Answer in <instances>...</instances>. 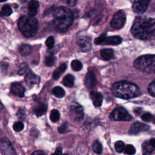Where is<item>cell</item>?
I'll return each instance as SVG.
<instances>
[{
  "instance_id": "1",
  "label": "cell",
  "mask_w": 155,
  "mask_h": 155,
  "mask_svg": "<svg viewBox=\"0 0 155 155\" xmlns=\"http://www.w3.org/2000/svg\"><path fill=\"white\" fill-rule=\"evenodd\" d=\"M132 35L141 40L155 39V18L137 16L131 28Z\"/></svg>"
},
{
  "instance_id": "2",
  "label": "cell",
  "mask_w": 155,
  "mask_h": 155,
  "mask_svg": "<svg viewBox=\"0 0 155 155\" xmlns=\"http://www.w3.org/2000/svg\"><path fill=\"white\" fill-rule=\"evenodd\" d=\"M53 25L59 31H65L72 25L73 22V13L65 7L56 8L53 13Z\"/></svg>"
},
{
  "instance_id": "3",
  "label": "cell",
  "mask_w": 155,
  "mask_h": 155,
  "mask_svg": "<svg viewBox=\"0 0 155 155\" xmlns=\"http://www.w3.org/2000/svg\"><path fill=\"white\" fill-rule=\"evenodd\" d=\"M113 94L124 99H129L140 95L139 88L134 84L127 81H119L114 83L111 88Z\"/></svg>"
},
{
  "instance_id": "4",
  "label": "cell",
  "mask_w": 155,
  "mask_h": 155,
  "mask_svg": "<svg viewBox=\"0 0 155 155\" xmlns=\"http://www.w3.org/2000/svg\"><path fill=\"white\" fill-rule=\"evenodd\" d=\"M18 28L26 38H31L38 32L39 24L37 19L30 16H24L20 18L18 22Z\"/></svg>"
},
{
  "instance_id": "5",
  "label": "cell",
  "mask_w": 155,
  "mask_h": 155,
  "mask_svg": "<svg viewBox=\"0 0 155 155\" xmlns=\"http://www.w3.org/2000/svg\"><path fill=\"white\" fill-rule=\"evenodd\" d=\"M134 67L139 70L155 73V54H145L137 58L133 63Z\"/></svg>"
},
{
  "instance_id": "6",
  "label": "cell",
  "mask_w": 155,
  "mask_h": 155,
  "mask_svg": "<svg viewBox=\"0 0 155 155\" xmlns=\"http://www.w3.org/2000/svg\"><path fill=\"white\" fill-rule=\"evenodd\" d=\"M110 117L113 120L128 121L131 119V115L123 107H117L111 113Z\"/></svg>"
},
{
  "instance_id": "7",
  "label": "cell",
  "mask_w": 155,
  "mask_h": 155,
  "mask_svg": "<svg viewBox=\"0 0 155 155\" xmlns=\"http://www.w3.org/2000/svg\"><path fill=\"white\" fill-rule=\"evenodd\" d=\"M126 22V15L124 11L120 10L113 16L111 21V26L115 29H119L124 27Z\"/></svg>"
},
{
  "instance_id": "8",
  "label": "cell",
  "mask_w": 155,
  "mask_h": 155,
  "mask_svg": "<svg viewBox=\"0 0 155 155\" xmlns=\"http://www.w3.org/2000/svg\"><path fill=\"white\" fill-rule=\"evenodd\" d=\"M0 149L2 155H17L12 144L7 138L0 139Z\"/></svg>"
},
{
  "instance_id": "9",
  "label": "cell",
  "mask_w": 155,
  "mask_h": 155,
  "mask_svg": "<svg viewBox=\"0 0 155 155\" xmlns=\"http://www.w3.org/2000/svg\"><path fill=\"white\" fill-rule=\"evenodd\" d=\"M71 114L73 119L77 122H81L84 119V113L82 107L78 103L74 102L70 107Z\"/></svg>"
},
{
  "instance_id": "10",
  "label": "cell",
  "mask_w": 155,
  "mask_h": 155,
  "mask_svg": "<svg viewBox=\"0 0 155 155\" xmlns=\"http://www.w3.org/2000/svg\"><path fill=\"white\" fill-rule=\"evenodd\" d=\"M151 0H134L133 4V11L138 14H142L144 13Z\"/></svg>"
},
{
  "instance_id": "11",
  "label": "cell",
  "mask_w": 155,
  "mask_h": 155,
  "mask_svg": "<svg viewBox=\"0 0 155 155\" xmlns=\"http://www.w3.org/2000/svg\"><path fill=\"white\" fill-rule=\"evenodd\" d=\"M77 44L82 51H88L91 48V38L87 36H80L77 38Z\"/></svg>"
},
{
  "instance_id": "12",
  "label": "cell",
  "mask_w": 155,
  "mask_h": 155,
  "mask_svg": "<svg viewBox=\"0 0 155 155\" xmlns=\"http://www.w3.org/2000/svg\"><path fill=\"white\" fill-rule=\"evenodd\" d=\"M150 126L141 123V122H135L130 127L129 130L130 134L136 135L141 132H145L149 130Z\"/></svg>"
},
{
  "instance_id": "13",
  "label": "cell",
  "mask_w": 155,
  "mask_h": 155,
  "mask_svg": "<svg viewBox=\"0 0 155 155\" xmlns=\"http://www.w3.org/2000/svg\"><path fill=\"white\" fill-rule=\"evenodd\" d=\"M96 82L97 81L95 74L91 71H88L84 79V84L87 88L88 89H93L95 87Z\"/></svg>"
},
{
  "instance_id": "14",
  "label": "cell",
  "mask_w": 155,
  "mask_h": 155,
  "mask_svg": "<svg viewBox=\"0 0 155 155\" xmlns=\"http://www.w3.org/2000/svg\"><path fill=\"white\" fill-rule=\"evenodd\" d=\"M25 82L29 85H36L40 82V78L35 74L32 71L28 70L25 76Z\"/></svg>"
},
{
  "instance_id": "15",
  "label": "cell",
  "mask_w": 155,
  "mask_h": 155,
  "mask_svg": "<svg viewBox=\"0 0 155 155\" xmlns=\"http://www.w3.org/2000/svg\"><path fill=\"white\" fill-rule=\"evenodd\" d=\"M25 90L24 87L19 83H14L11 85V93L19 97H23L25 96Z\"/></svg>"
},
{
  "instance_id": "16",
  "label": "cell",
  "mask_w": 155,
  "mask_h": 155,
  "mask_svg": "<svg viewBox=\"0 0 155 155\" xmlns=\"http://www.w3.org/2000/svg\"><path fill=\"white\" fill-rule=\"evenodd\" d=\"M90 97L93 101V103L96 107H100L102 105L103 101V96L99 92L92 91L90 93Z\"/></svg>"
},
{
  "instance_id": "17",
  "label": "cell",
  "mask_w": 155,
  "mask_h": 155,
  "mask_svg": "<svg viewBox=\"0 0 155 155\" xmlns=\"http://www.w3.org/2000/svg\"><path fill=\"white\" fill-rule=\"evenodd\" d=\"M122 39L119 36H111L106 37L102 44L103 45H117L122 42Z\"/></svg>"
},
{
  "instance_id": "18",
  "label": "cell",
  "mask_w": 155,
  "mask_h": 155,
  "mask_svg": "<svg viewBox=\"0 0 155 155\" xmlns=\"http://www.w3.org/2000/svg\"><path fill=\"white\" fill-rule=\"evenodd\" d=\"M39 7V2L37 0H31L28 2V16H35L38 12Z\"/></svg>"
},
{
  "instance_id": "19",
  "label": "cell",
  "mask_w": 155,
  "mask_h": 155,
  "mask_svg": "<svg viewBox=\"0 0 155 155\" xmlns=\"http://www.w3.org/2000/svg\"><path fill=\"white\" fill-rule=\"evenodd\" d=\"M19 51L21 55L27 56L32 53L33 48L29 44H23L20 45L19 48Z\"/></svg>"
},
{
  "instance_id": "20",
  "label": "cell",
  "mask_w": 155,
  "mask_h": 155,
  "mask_svg": "<svg viewBox=\"0 0 155 155\" xmlns=\"http://www.w3.org/2000/svg\"><path fill=\"white\" fill-rule=\"evenodd\" d=\"M47 110V105L45 104H38L33 110V113L37 116H41L45 113Z\"/></svg>"
},
{
  "instance_id": "21",
  "label": "cell",
  "mask_w": 155,
  "mask_h": 155,
  "mask_svg": "<svg viewBox=\"0 0 155 155\" xmlns=\"http://www.w3.org/2000/svg\"><path fill=\"white\" fill-rule=\"evenodd\" d=\"M142 153L143 155H150L154 151V148L150 143L149 141H144L142 145Z\"/></svg>"
},
{
  "instance_id": "22",
  "label": "cell",
  "mask_w": 155,
  "mask_h": 155,
  "mask_svg": "<svg viewBox=\"0 0 155 155\" xmlns=\"http://www.w3.org/2000/svg\"><path fill=\"white\" fill-rule=\"evenodd\" d=\"M66 68H67V64H65V63L62 64L53 72V79H55V80L58 79L61 77V76L62 74V73L65 71Z\"/></svg>"
},
{
  "instance_id": "23",
  "label": "cell",
  "mask_w": 155,
  "mask_h": 155,
  "mask_svg": "<svg viewBox=\"0 0 155 155\" xmlns=\"http://www.w3.org/2000/svg\"><path fill=\"white\" fill-rule=\"evenodd\" d=\"M113 50L111 48H104L101 51V56L105 61L110 60L113 57Z\"/></svg>"
},
{
  "instance_id": "24",
  "label": "cell",
  "mask_w": 155,
  "mask_h": 155,
  "mask_svg": "<svg viewBox=\"0 0 155 155\" xmlns=\"http://www.w3.org/2000/svg\"><path fill=\"white\" fill-rule=\"evenodd\" d=\"M74 78L72 74H68L63 79V84L67 87H71L74 84Z\"/></svg>"
},
{
  "instance_id": "25",
  "label": "cell",
  "mask_w": 155,
  "mask_h": 155,
  "mask_svg": "<svg viewBox=\"0 0 155 155\" xmlns=\"http://www.w3.org/2000/svg\"><path fill=\"white\" fill-rule=\"evenodd\" d=\"M52 92H53V94L58 98H61V97H64L65 96V92L64 90L59 86L55 87L53 89Z\"/></svg>"
},
{
  "instance_id": "26",
  "label": "cell",
  "mask_w": 155,
  "mask_h": 155,
  "mask_svg": "<svg viewBox=\"0 0 155 155\" xmlns=\"http://www.w3.org/2000/svg\"><path fill=\"white\" fill-rule=\"evenodd\" d=\"M12 13V8L11 7L8 5L5 4L3 5L1 11L0 12V16H8Z\"/></svg>"
},
{
  "instance_id": "27",
  "label": "cell",
  "mask_w": 155,
  "mask_h": 155,
  "mask_svg": "<svg viewBox=\"0 0 155 155\" xmlns=\"http://www.w3.org/2000/svg\"><path fill=\"white\" fill-rule=\"evenodd\" d=\"M71 68L74 71H79L82 69V63L80 61H79L78 59H74L71 62Z\"/></svg>"
},
{
  "instance_id": "28",
  "label": "cell",
  "mask_w": 155,
  "mask_h": 155,
  "mask_svg": "<svg viewBox=\"0 0 155 155\" xmlns=\"http://www.w3.org/2000/svg\"><path fill=\"white\" fill-rule=\"evenodd\" d=\"M56 58L53 55H49L45 57V64L48 67H51L54 65L56 62Z\"/></svg>"
},
{
  "instance_id": "29",
  "label": "cell",
  "mask_w": 155,
  "mask_h": 155,
  "mask_svg": "<svg viewBox=\"0 0 155 155\" xmlns=\"http://www.w3.org/2000/svg\"><path fill=\"white\" fill-rule=\"evenodd\" d=\"M60 117V114L59 112L57 110H52L50 114V120L53 122H57Z\"/></svg>"
},
{
  "instance_id": "30",
  "label": "cell",
  "mask_w": 155,
  "mask_h": 155,
  "mask_svg": "<svg viewBox=\"0 0 155 155\" xmlns=\"http://www.w3.org/2000/svg\"><path fill=\"white\" fill-rule=\"evenodd\" d=\"M93 150L96 154H99L101 153V152L102 151V146L99 141L96 140L94 142V143L93 145Z\"/></svg>"
},
{
  "instance_id": "31",
  "label": "cell",
  "mask_w": 155,
  "mask_h": 155,
  "mask_svg": "<svg viewBox=\"0 0 155 155\" xmlns=\"http://www.w3.org/2000/svg\"><path fill=\"white\" fill-rule=\"evenodd\" d=\"M114 147H115V150L117 153L122 152L125 148L124 143L121 140L117 141L114 144Z\"/></svg>"
},
{
  "instance_id": "32",
  "label": "cell",
  "mask_w": 155,
  "mask_h": 155,
  "mask_svg": "<svg viewBox=\"0 0 155 155\" xmlns=\"http://www.w3.org/2000/svg\"><path fill=\"white\" fill-rule=\"evenodd\" d=\"M24 128V125L22 122L21 121H17L16 122L13 126V128L15 131L19 132L22 131Z\"/></svg>"
},
{
  "instance_id": "33",
  "label": "cell",
  "mask_w": 155,
  "mask_h": 155,
  "mask_svg": "<svg viewBox=\"0 0 155 155\" xmlns=\"http://www.w3.org/2000/svg\"><path fill=\"white\" fill-rule=\"evenodd\" d=\"M124 151L126 154L128 155H133L136 153V149L133 147V145L130 144V145H127L125 147Z\"/></svg>"
},
{
  "instance_id": "34",
  "label": "cell",
  "mask_w": 155,
  "mask_h": 155,
  "mask_svg": "<svg viewBox=\"0 0 155 155\" xmlns=\"http://www.w3.org/2000/svg\"><path fill=\"white\" fill-rule=\"evenodd\" d=\"M45 45L48 48H51L54 45V39L52 36H50L45 41Z\"/></svg>"
},
{
  "instance_id": "35",
  "label": "cell",
  "mask_w": 155,
  "mask_h": 155,
  "mask_svg": "<svg viewBox=\"0 0 155 155\" xmlns=\"http://www.w3.org/2000/svg\"><path fill=\"white\" fill-rule=\"evenodd\" d=\"M106 37H107V33H103L99 37H97V38L95 39L94 43L96 44H102Z\"/></svg>"
},
{
  "instance_id": "36",
  "label": "cell",
  "mask_w": 155,
  "mask_h": 155,
  "mask_svg": "<svg viewBox=\"0 0 155 155\" xmlns=\"http://www.w3.org/2000/svg\"><path fill=\"white\" fill-rule=\"evenodd\" d=\"M148 90L151 96L155 97V80H154L150 84L148 87Z\"/></svg>"
},
{
  "instance_id": "37",
  "label": "cell",
  "mask_w": 155,
  "mask_h": 155,
  "mask_svg": "<svg viewBox=\"0 0 155 155\" xmlns=\"http://www.w3.org/2000/svg\"><path fill=\"white\" fill-rule=\"evenodd\" d=\"M153 116L150 113H145L142 116V119L145 122H150L153 119Z\"/></svg>"
},
{
  "instance_id": "38",
  "label": "cell",
  "mask_w": 155,
  "mask_h": 155,
  "mask_svg": "<svg viewBox=\"0 0 155 155\" xmlns=\"http://www.w3.org/2000/svg\"><path fill=\"white\" fill-rule=\"evenodd\" d=\"M66 128H67V125H66V124L65 123L58 128V131L61 133H63L65 131Z\"/></svg>"
},
{
  "instance_id": "39",
  "label": "cell",
  "mask_w": 155,
  "mask_h": 155,
  "mask_svg": "<svg viewBox=\"0 0 155 155\" xmlns=\"http://www.w3.org/2000/svg\"><path fill=\"white\" fill-rule=\"evenodd\" d=\"M77 0H67V4L70 7H73L76 4Z\"/></svg>"
},
{
  "instance_id": "40",
  "label": "cell",
  "mask_w": 155,
  "mask_h": 155,
  "mask_svg": "<svg viewBox=\"0 0 155 155\" xmlns=\"http://www.w3.org/2000/svg\"><path fill=\"white\" fill-rule=\"evenodd\" d=\"M62 148H61V147H58V148L56 149L54 153H53L51 155H61V154H62Z\"/></svg>"
},
{
  "instance_id": "41",
  "label": "cell",
  "mask_w": 155,
  "mask_h": 155,
  "mask_svg": "<svg viewBox=\"0 0 155 155\" xmlns=\"http://www.w3.org/2000/svg\"><path fill=\"white\" fill-rule=\"evenodd\" d=\"M31 155H45L44 151H42V150H36Z\"/></svg>"
},
{
  "instance_id": "42",
  "label": "cell",
  "mask_w": 155,
  "mask_h": 155,
  "mask_svg": "<svg viewBox=\"0 0 155 155\" xmlns=\"http://www.w3.org/2000/svg\"><path fill=\"white\" fill-rule=\"evenodd\" d=\"M26 68H21L19 71H18V73L19 74H20V75H23L25 72H26Z\"/></svg>"
},
{
  "instance_id": "43",
  "label": "cell",
  "mask_w": 155,
  "mask_h": 155,
  "mask_svg": "<svg viewBox=\"0 0 155 155\" xmlns=\"http://www.w3.org/2000/svg\"><path fill=\"white\" fill-rule=\"evenodd\" d=\"M149 142H150V143L155 148V138L150 139V140H149Z\"/></svg>"
},
{
  "instance_id": "44",
  "label": "cell",
  "mask_w": 155,
  "mask_h": 155,
  "mask_svg": "<svg viewBox=\"0 0 155 155\" xmlns=\"http://www.w3.org/2000/svg\"><path fill=\"white\" fill-rule=\"evenodd\" d=\"M3 108V105L2 104V103L0 102V110H1Z\"/></svg>"
},
{
  "instance_id": "45",
  "label": "cell",
  "mask_w": 155,
  "mask_h": 155,
  "mask_svg": "<svg viewBox=\"0 0 155 155\" xmlns=\"http://www.w3.org/2000/svg\"><path fill=\"white\" fill-rule=\"evenodd\" d=\"M152 120H153V122L154 124H155V115H154V116H153Z\"/></svg>"
},
{
  "instance_id": "46",
  "label": "cell",
  "mask_w": 155,
  "mask_h": 155,
  "mask_svg": "<svg viewBox=\"0 0 155 155\" xmlns=\"http://www.w3.org/2000/svg\"><path fill=\"white\" fill-rule=\"evenodd\" d=\"M7 1V0H0V2H4V1Z\"/></svg>"
},
{
  "instance_id": "47",
  "label": "cell",
  "mask_w": 155,
  "mask_h": 155,
  "mask_svg": "<svg viewBox=\"0 0 155 155\" xmlns=\"http://www.w3.org/2000/svg\"><path fill=\"white\" fill-rule=\"evenodd\" d=\"M63 155H68V154H63Z\"/></svg>"
}]
</instances>
